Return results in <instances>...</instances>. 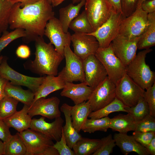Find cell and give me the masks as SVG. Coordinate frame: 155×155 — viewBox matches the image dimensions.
Masks as SVG:
<instances>
[{
	"mask_svg": "<svg viewBox=\"0 0 155 155\" xmlns=\"http://www.w3.org/2000/svg\"><path fill=\"white\" fill-rule=\"evenodd\" d=\"M17 133L26 147L25 155H40L54 144L53 140L46 135L30 129Z\"/></svg>",
	"mask_w": 155,
	"mask_h": 155,
	"instance_id": "7c38bea8",
	"label": "cell"
},
{
	"mask_svg": "<svg viewBox=\"0 0 155 155\" xmlns=\"http://www.w3.org/2000/svg\"><path fill=\"white\" fill-rule=\"evenodd\" d=\"M17 56L22 59H26L30 55V48L27 45L22 44L17 48L16 52Z\"/></svg>",
	"mask_w": 155,
	"mask_h": 155,
	"instance_id": "f6af8a7d",
	"label": "cell"
},
{
	"mask_svg": "<svg viewBox=\"0 0 155 155\" xmlns=\"http://www.w3.org/2000/svg\"><path fill=\"white\" fill-rule=\"evenodd\" d=\"M5 143L0 139V155H5Z\"/></svg>",
	"mask_w": 155,
	"mask_h": 155,
	"instance_id": "f5cc1de1",
	"label": "cell"
},
{
	"mask_svg": "<svg viewBox=\"0 0 155 155\" xmlns=\"http://www.w3.org/2000/svg\"><path fill=\"white\" fill-rule=\"evenodd\" d=\"M51 3L48 0H40L23 7L17 2L13 6L9 19V26L11 30H24L26 36L24 41L28 43L38 36L43 37L46 25L54 17Z\"/></svg>",
	"mask_w": 155,
	"mask_h": 155,
	"instance_id": "6da1fadb",
	"label": "cell"
},
{
	"mask_svg": "<svg viewBox=\"0 0 155 155\" xmlns=\"http://www.w3.org/2000/svg\"><path fill=\"white\" fill-rule=\"evenodd\" d=\"M148 24V13L140 7L121 21L118 35L128 38L140 37Z\"/></svg>",
	"mask_w": 155,
	"mask_h": 155,
	"instance_id": "8992f818",
	"label": "cell"
},
{
	"mask_svg": "<svg viewBox=\"0 0 155 155\" xmlns=\"http://www.w3.org/2000/svg\"><path fill=\"white\" fill-rule=\"evenodd\" d=\"M60 103L59 99L56 96L39 98L29 106L28 113L32 117L39 115L49 119H55L61 116Z\"/></svg>",
	"mask_w": 155,
	"mask_h": 155,
	"instance_id": "2e32d148",
	"label": "cell"
},
{
	"mask_svg": "<svg viewBox=\"0 0 155 155\" xmlns=\"http://www.w3.org/2000/svg\"><path fill=\"white\" fill-rule=\"evenodd\" d=\"M89 101H84L71 106L70 114L73 126L80 133L90 113Z\"/></svg>",
	"mask_w": 155,
	"mask_h": 155,
	"instance_id": "484cf974",
	"label": "cell"
},
{
	"mask_svg": "<svg viewBox=\"0 0 155 155\" xmlns=\"http://www.w3.org/2000/svg\"><path fill=\"white\" fill-rule=\"evenodd\" d=\"M110 118L108 116L98 119H87L81 130L91 133L100 131L106 132L109 128Z\"/></svg>",
	"mask_w": 155,
	"mask_h": 155,
	"instance_id": "f546056e",
	"label": "cell"
},
{
	"mask_svg": "<svg viewBox=\"0 0 155 155\" xmlns=\"http://www.w3.org/2000/svg\"><path fill=\"white\" fill-rule=\"evenodd\" d=\"M71 107V106L68 104L63 103L60 107V111L63 113L65 119V124L62 128L64 134L67 145L72 149L82 137L73 125L70 114Z\"/></svg>",
	"mask_w": 155,
	"mask_h": 155,
	"instance_id": "7402d4cb",
	"label": "cell"
},
{
	"mask_svg": "<svg viewBox=\"0 0 155 155\" xmlns=\"http://www.w3.org/2000/svg\"><path fill=\"white\" fill-rule=\"evenodd\" d=\"M5 143V155H25L26 147L20 136L17 133L12 135Z\"/></svg>",
	"mask_w": 155,
	"mask_h": 155,
	"instance_id": "d6a6232c",
	"label": "cell"
},
{
	"mask_svg": "<svg viewBox=\"0 0 155 155\" xmlns=\"http://www.w3.org/2000/svg\"><path fill=\"white\" fill-rule=\"evenodd\" d=\"M16 3L11 0H0V34L6 31L11 9Z\"/></svg>",
	"mask_w": 155,
	"mask_h": 155,
	"instance_id": "d590c367",
	"label": "cell"
},
{
	"mask_svg": "<svg viewBox=\"0 0 155 155\" xmlns=\"http://www.w3.org/2000/svg\"><path fill=\"white\" fill-rule=\"evenodd\" d=\"M84 5L93 32L105 22L114 11L107 0H86Z\"/></svg>",
	"mask_w": 155,
	"mask_h": 155,
	"instance_id": "ba28073f",
	"label": "cell"
},
{
	"mask_svg": "<svg viewBox=\"0 0 155 155\" xmlns=\"http://www.w3.org/2000/svg\"><path fill=\"white\" fill-rule=\"evenodd\" d=\"M116 84L107 76L94 88L88 101L90 112L102 108L115 98Z\"/></svg>",
	"mask_w": 155,
	"mask_h": 155,
	"instance_id": "8fae6325",
	"label": "cell"
},
{
	"mask_svg": "<svg viewBox=\"0 0 155 155\" xmlns=\"http://www.w3.org/2000/svg\"><path fill=\"white\" fill-rule=\"evenodd\" d=\"M5 96L11 97L30 106L34 98V93L30 90H25L19 86L14 85L9 81L4 88Z\"/></svg>",
	"mask_w": 155,
	"mask_h": 155,
	"instance_id": "cb8c5ba5",
	"label": "cell"
},
{
	"mask_svg": "<svg viewBox=\"0 0 155 155\" xmlns=\"http://www.w3.org/2000/svg\"><path fill=\"white\" fill-rule=\"evenodd\" d=\"M140 38H128L118 34L110 44L115 54L126 67L136 55Z\"/></svg>",
	"mask_w": 155,
	"mask_h": 155,
	"instance_id": "4fadbf2b",
	"label": "cell"
},
{
	"mask_svg": "<svg viewBox=\"0 0 155 155\" xmlns=\"http://www.w3.org/2000/svg\"><path fill=\"white\" fill-rule=\"evenodd\" d=\"M40 155H59L57 150L53 146L49 147L43 152Z\"/></svg>",
	"mask_w": 155,
	"mask_h": 155,
	"instance_id": "f907efd6",
	"label": "cell"
},
{
	"mask_svg": "<svg viewBox=\"0 0 155 155\" xmlns=\"http://www.w3.org/2000/svg\"><path fill=\"white\" fill-rule=\"evenodd\" d=\"M29 106L24 104L22 108L17 111L11 117L3 120L9 127H12L18 132L30 128L32 117L28 114Z\"/></svg>",
	"mask_w": 155,
	"mask_h": 155,
	"instance_id": "603a6c76",
	"label": "cell"
},
{
	"mask_svg": "<svg viewBox=\"0 0 155 155\" xmlns=\"http://www.w3.org/2000/svg\"><path fill=\"white\" fill-rule=\"evenodd\" d=\"M95 55L104 66L108 77L115 84L126 73V67L115 55L110 44L105 48H99Z\"/></svg>",
	"mask_w": 155,
	"mask_h": 155,
	"instance_id": "5b68a950",
	"label": "cell"
},
{
	"mask_svg": "<svg viewBox=\"0 0 155 155\" xmlns=\"http://www.w3.org/2000/svg\"><path fill=\"white\" fill-rule=\"evenodd\" d=\"M100 139L82 137L75 144L72 149L74 155H90L94 153L100 146Z\"/></svg>",
	"mask_w": 155,
	"mask_h": 155,
	"instance_id": "f1b7e54d",
	"label": "cell"
},
{
	"mask_svg": "<svg viewBox=\"0 0 155 155\" xmlns=\"http://www.w3.org/2000/svg\"><path fill=\"white\" fill-rule=\"evenodd\" d=\"M44 35L49 39L57 52L64 57L65 47L67 45L70 46L71 35L69 32L67 33L64 32L59 19L54 17L48 21L46 25Z\"/></svg>",
	"mask_w": 155,
	"mask_h": 155,
	"instance_id": "5bb4252c",
	"label": "cell"
},
{
	"mask_svg": "<svg viewBox=\"0 0 155 155\" xmlns=\"http://www.w3.org/2000/svg\"><path fill=\"white\" fill-rule=\"evenodd\" d=\"M138 0H121V5L124 18L128 17L136 9Z\"/></svg>",
	"mask_w": 155,
	"mask_h": 155,
	"instance_id": "7bdbcfd3",
	"label": "cell"
},
{
	"mask_svg": "<svg viewBox=\"0 0 155 155\" xmlns=\"http://www.w3.org/2000/svg\"><path fill=\"white\" fill-rule=\"evenodd\" d=\"M144 91L126 73L116 84L115 98L125 106L131 107L144 97Z\"/></svg>",
	"mask_w": 155,
	"mask_h": 155,
	"instance_id": "277c9868",
	"label": "cell"
},
{
	"mask_svg": "<svg viewBox=\"0 0 155 155\" xmlns=\"http://www.w3.org/2000/svg\"><path fill=\"white\" fill-rule=\"evenodd\" d=\"M144 97L149 109V114L155 117V82L150 87L145 90Z\"/></svg>",
	"mask_w": 155,
	"mask_h": 155,
	"instance_id": "ab89813d",
	"label": "cell"
},
{
	"mask_svg": "<svg viewBox=\"0 0 155 155\" xmlns=\"http://www.w3.org/2000/svg\"><path fill=\"white\" fill-rule=\"evenodd\" d=\"M56 142L53 146L57 150L59 155H74L73 151L67 144L63 129L60 140Z\"/></svg>",
	"mask_w": 155,
	"mask_h": 155,
	"instance_id": "b9f144b4",
	"label": "cell"
},
{
	"mask_svg": "<svg viewBox=\"0 0 155 155\" xmlns=\"http://www.w3.org/2000/svg\"><path fill=\"white\" fill-rule=\"evenodd\" d=\"M51 3V1H52V0H48Z\"/></svg>",
	"mask_w": 155,
	"mask_h": 155,
	"instance_id": "680465c9",
	"label": "cell"
},
{
	"mask_svg": "<svg viewBox=\"0 0 155 155\" xmlns=\"http://www.w3.org/2000/svg\"><path fill=\"white\" fill-rule=\"evenodd\" d=\"M69 28L75 32L89 34L93 32L85 10L71 22Z\"/></svg>",
	"mask_w": 155,
	"mask_h": 155,
	"instance_id": "1f68e13d",
	"label": "cell"
},
{
	"mask_svg": "<svg viewBox=\"0 0 155 155\" xmlns=\"http://www.w3.org/2000/svg\"><path fill=\"white\" fill-rule=\"evenodd\" d=\"M136 125V122L130 114H119L110 119L109 128L120 133H127L135 131Z\"/></svg>",
	"mask_w": 155,
	"mask_h": 155,
	"instance_id": "d4e9b609",
	"label": "cell"
},
{
	"mask_svg": "<svg viewBox=\"0 0 155 155\" xmlns=\"http://www.w3.org/2000/svg\"><path fill=\"white\" fill-rule=\"evenodd\" d=\"M107 1L115 12L121 13L122 14L121 5V0H107Z\"/></svg>",
	"mask_w": 155,
	"mask_h": 155,
	"instance_id": "7dc6e473",
	"label": "cell"
},
{
	"mask_svg": "<svg viewBox=\"0 0 155 155\" xmlns=\"http://www.w3.org/2000/svg\"><path fill=\"white\" fill-rule=\"evenodd\" d=\"M140 7L148 14L154 12H155V0L145 1L142 2Z\"/></svg>",
	"mask_w": 155,
	"mask_h": 155,
	"instance_id": "bcb514c9",
	"label": "cell"
},
{
	"mask_svg": "<svg viewBox=\"0 0 155 155\" xmlns=\"http://www.w3.org/2000/svg\"><path fill=\"white\" fill-rule=\"evenodd\" d=\"M8 80L0 76V101L5 96L4 88Z\"/></svg>",
	"mask_w": 155,
	"mask_h": 155,
	"instance_id": "681fc988",
	"label": "cell"
},
{
	"mask_svg": "<svg viewBox=\"0 0 155 155\" xmlns=\"http://www.w3.org/2000/svg\"><path fill=\"white\" fill-rule=\"evenodd\" d=\"M125 109L127 113L131 115L136 122L141 121L149 114L148 107L144 97L141 98L134 106H126Z\"/></svg>",
	"mask_w": 155,
	"mask_h": 155,
	"instance_id": "836d02e7",
	"label": "cell"
},
{
	"mask_svg": "<svg viewBox=\"0 0 155 155\" xmlns=\"http://www.w3.org/2000/svg\"><path fill=\"white\" fill-rule=\"evenodd\" d=\"M45 76L34 77L22 74L11 68L4 57L0 65L1 77L10 81L13 85L27 87L34 93L44 81Z\"/></svg>",
	"mask_w": 155,
	"mask_h": 155,
	"instance_id": "30bf717a",
	"label": "cell"
},
{
	"mask_svg": "<svg viewBox=\"0 0 155 155\" xmlns=\"http://www.w3.org/2000/svg\"><path fill=\"white\" fill-rule=\"evenodd\" d=\"M4 57L2 55H1L0 56V65L2 61L3 60Z\"/></svg>",
	"mask_w": 155,
	"mask_h": 155,
	"instance_id": "6f0895ef",
	"label": "cell"
},
{
	"mask_svg": "<svg viewBox=\"0 0 155 155\" xmlns=\"http://www.w3.org/2000/svg\"><path fill=\"white\" fill-rule=\"evenodd\" d=\"M0 37V54L1 51L9 43L18 38L26 37L25 30L21 28H17L9 32L7 30L4 32Z\"/></svg>",
	"mask_w": 155,
	"mask_h": 155,
	"instance_id": "8d00e7d4",
	"label": "cell"
},
{
	"mask_svg": "<svg viewBox=\"0 0 155 155\" xmlns=\"http://www.w3.org/2000/svg\"><path fill=\"white\" fill-rule=\"evenodd\" d=\"M16 3L20 2L21 7H23L26 5L34 3L40 0H11Z\"/></svg>",
	"mask_w": 155,
	"mask_h": 155,
	"instance_id": "816d5d0a",
	"label": "cell"
},
{
	"mask_svg": "<svg viewBox=\"0 0 155 155\" xmlns=\"http://www.w3.org/2000/svg\"><path fill=\"white\" fill-rule=\"evenodd\" d=\"M82 0H73L72 1V3L74 4L76 3H79Z\"/></svg>",
	"mask_w": 155,
	"mask_h": 155,
	"instance_id": "9f6ffc18",
	"label": "cell"
},
{
	"mask_svg": "<svg viewBox=\"0 0 155 155\" xmlns=\"http://www.w3.org/2000/svg\"><path fill=\"white\" fill-rule=\"evenodd\" d=\"M9 128L3 120L0 119V139L4 143L8 142L12 135Z\"/></svg>",
	"mask_w": 155,
	"mask_h": 155,
	"instance_id": "ee69618b",
	"label": "cell"
},
{
	"mask_svg": "<svg viewBox=\"0 0 155 155\" xmlns=\"http://www.w3.org/2000/svg\"><path fill=\"white\" fill-rule=\"evenodd\" d=\"M100 145L96 151L92 155H109L113 152L116 146L115 141L111 134L100 139Z\"/></svg>",
	"mask_w": 155,
	"mask_h": 155,
	"instance_id": "74e56055",
	"label": "cell"
},
{
	"mask_svg": "<svg viewBox=\"0 0 155 155\" xmlns=\"http://www.w3.org/2000/svg\"><path fill=\"white\" fill-rule=\"evenodd\" d=\"M152 49H148L139 52L126 67V74L142 89L145 90L155 82V73L146 63V58Z\"/></svg>",
	"mask_w": 155,
	"mask_h": 155,
	"instance_id": "3957f363",
	"label": "cell"
},
{
	"mask_svg": "<svg viewBox=\"0 0 155 155\" xmlns=\"http://www.w3.org/2000/svg\"><path fill=\"white\" fill-rule=\"evenodd\" d=\"M64 120L61 117L51 123L47 122L44 117L32 119L30 129L46 135L52 140H59L62 136Z\"/></svg>",
	"mask_w": 155,
	"mask_h": 155,
	"instance_id": "ac0fdd59",
	"label": "cell"
},
{
	"mask_svg": "<svg viewBox=\"0 0 155 155\" xmlns=\"http://www.w3.org/2000/svg\"><path fill=\"white\" fill-rule=\"evenodd\" d=\"M71 41L74 53L83 60L90 55H95L99 48L95 37L86 33L75 32L71 35Z\"/></svg>",
	"mask_w": 155,
	"mask_h": 155,
	"instance_id": "e0dca14e",
	"label": "cell"
},
{
	"mask_svg": "<svg viewBox=\"0 0 155 155\" xmlns=\"http://www.w3.org/2000/svg\"><path fill=\"white\" fill-rule=\"evenodd\" d=\"M148 25L137 43L138 49H150L155 45V12L148 14Z\"/></svg>",
	"mask_w": 155,
	"mask_h": 155,
	"instance_id": "83f0119b",
	"label": "cell"
},
{
	"mask_svg": "<svg viewBox=\"0 0 155 155\" xmlns=\"http://www.w3.org/2000/svg\"><path fill=\"white\" fill-rule=\"evenodd\" d=\"M65 82L62 76L59 73L56 76L46 75L44 81L34 93L33 103L39 98H45L53 92L62 89Z\"/></svg>",
	"mask_w": 155,
	"mask_h": 155,
	"instance_id": "44dd1931",
	"label": "cell"
},
{
	"mask_svg": "<svg viewBox=\"0 0 155 155\" xmlns=\"http://www.w3.org/2000/svg\"><path fill=\"white\" fill-rule=\"evenodd\" d=\"M113 138L116 145L124 155H127L132 152L139 155H149L146 148L137 142L132 135L119 133H115Z\"/></svg>",
	"mask_w": 155,
	"mask_h": 155,
	"instance_id": "ffe728a7",
	"label": "cell"
},
{
	"mask_svg": "<svg viewBox=\"0 0 155 155\" xmlns=\"http://www.w3.org/2000/svg\"><path fill=\"white\" fill-rule=\"evenodd\" d=\"M86 0H82L76 5L70 3L59 9V20L65 33L68 32L70 24L78 15L81 8L85 4Z\"/></svg>",
	"mask_w": 155,
	"mask_h": 155,
	"instance_id": "4316f807",
	"label": "cell"
},
{
	"mask_svg": "<svg viewBox=\"0 0 155 155\" xmlns=\"http://www.w3.org/2000/svg\"><path fill=\"white\" fill-rule=\"evenodd\" d=\"M64 57L65 60V66L58 73L66 82H85L83 60L76 55L69 45L65 47Z\"/></svg>",
	"mask_w": 155,
	"mask_h": 155,
	"instance_id": "9c48e42d",
	"label": "cell"
},
{
	"mask_svg": "<svg viewBox=\"0 0 155 155\" xmlns=\"http://www.w3.org/2000/svg\"><path fill=\"white\" fill-rule=\"evenodd\" d=\"M34 41L35 58L29 62V69L40 75H57L58 67L64 57L50 42L46 43L43 37L38 36Z\"/></svg>",
	"mask_w": 155,
	"mask_h": 155,
	"instance_id": "7a4b0ae2",
	"label": "cell"
},
{
	"mask_svg": "<svg viewBox=\"0 0 155 155\" xmlns=\"http://www.w3.org/2000/svg\"><path fill=\"white\" fill-rule=\"evenodd\" d=\"M154 117L149 114L142 120L136 122L135 131L141 132L155 131Z\"/></svg>",
	"mask_w": 155,
	"mask_h": 155,
	"instance_id": "f35d334b",
	"label": "cell"
},
{
	"mask_svg": "<svg viewBox=\"0 0 155 155\" xmlns=\"http://www.w3.org/2000/svg\"><path fill=\"white\" fill-rule=\"evenodd\" d=\"M19 101L11 97L5 96L0 101V119L11 117L16 111Z\"/></svg>",
	"mask_w": 155,
	"mask_h": 155,
	"instance_id": "e575fe53",
	"label": "cell"
},
{
	"mask_svg": "<svg viewBox=\"0 0 155 155\" xmlns=\"http://www.w3.org/2000/svg\"><path fill=\"white\" fill-rule=\"evenodd\" d=\"M145 148L149 155H155V137Z\"/></svg>",
	"mask_w": 155,
	"mask_h": 155,
	"instance_id": "c3c4849f",
	"label": "cell"
},
{
	"mask_svg": "<svg viewBox=\"0 0 155 155\" xmlns=\"http://www.w3.org/2000/svg\"><path fill=\"white\" fill-rule=\"evenodd\" d=\"M132 135L137 142L145 147L155 137V131H135L133 133Z\"/></svg>",
	"mask_w": 155,
	"mask_h": 155,
	"instance_id": "60d3db41",
	"label": "cell"
},
{
	"mask_svg": "<svg viewBox=\"0 0 155 155\" xmlns=\"http://www.w3.org/2000/svg\"><path fill=\"white\" fill-rule=\"evenodd\" d=\"M60 93L63 97L70 99L75 104L88 100L94 90L84 82L75 84L73 82H65L64 88Z\"/></svg>",
	"mask_w": 155,
	"mask_h": 155,
	"instance_id": "d6986e66",
	"label": "cell"
},
{
	"mask_svg": "<svg viewBox=\"0 0 155 155\" xmlns=\"http://www.w3.org/2000/svg\"><path fill=\"white\" fill-rule=\"evenodd\" d=\"M65 0H52L51 4L53 7H56L62 3ZM73 1V0H72Z\"/></svg>",
	"mask_w": 155,
	"mask_h": 155,
	"instance_id": "db71d44e",
	"label": "cell"
},
{
	"mask_svg": "<svg viewBox=\"0 0 155 155\" xmlns=\"http://www.w3.org/2000/svg\"><path fill=\"white\" fill-rule=\"evenodd\" d=\"M85 82L93 89L108 76L106 70L95 55H91L83 60Z\"/></svg>",
	"mask_w": 155,
	"mask_h": 155,
	"instance_id": "9a60e30c",
	"label": "cell"
},
{
	"mask_svg": "<svg viewBox=\"0 0 155 155\" xmlns=\"http://www.w3.org/2000/svg\"><path fill=\"white\" fill-rule=\"evenodd\" d=\"M146 0H138L137 5V8L140 7L142 2Z\"/></svg>",
	"mask_w": 155,
	"mask_h": 155,
	"instance_id": "11a10c76",
	"label": "cell"
},
{
	"mask_svg": "<svg viewBox=\"0 0 155 155\" xmlns=\"http://www.w3.org/2000/svg\"><path fill=\"white\" fill-rule=\"evenodd\" d=\"M124 18L122 14L113 11L109 18L96 30L88 34L94 36L98 42L99 48L108 46L118 34L120 25Z\"/></svg>",
	"mask_w": 155,
	"mask_h": 155,
	"instance_id": "52a82bcc",
	"label": "cell"
},
{
	"mask_svg": "<svg viewBox=\"0 0 155 155\" xmlns=\"http://www.w3.org/2000/svg\"><path fill=\"white\" fill-rule=\"evenodd\" d=\"M1 35V34H0V35Z\"/></svg>",
	"mask_w": 155,
	"mask_h": 155,
	"instance_id": "91938a15",
	"label": "cell"
},
{
	"mask_svg": "<svg viewBox=\"0 0 155 155\" xmlns=\"http://www.w3.org/2000/svg\"><path fill=\"white\" fill-rule=\"evenodd\" d=\"M126 106L115 98L111 102L97 111L91 112L88 117L92 119H98L107 117L111 113L122 111L127 113L125 108Z\"/></svg>",
	"mask_w": 155,
	"mask_h": 155,
	"instance_id": "4dcf8cb0",
	"label": "cell"
}]
</instances>
